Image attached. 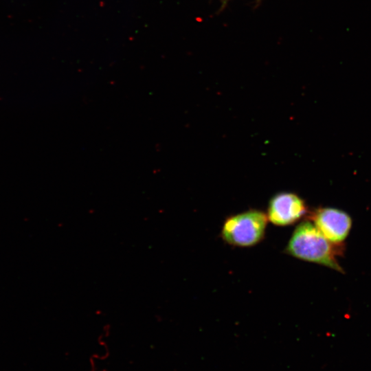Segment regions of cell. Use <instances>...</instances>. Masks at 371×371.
<instances>
[{
    "label": "cell",
    "mask_w": 371,
    "mask_h": 371,
    "mask_svg": "<svg viewBox=\"0 0 371 371\" xmlns=\"http://www.w3.org/2000/svg\"><path fill=\"white\" fill-rule=\"evenodd\" d=\"M285 250L296 258L344 272L336 259L333 243L309 221H304L295 227Z\"/></svg>",
    "instance_id": "obj_1"
},
{
    "label": "cell",
    "mask_w": 371,
    "mask_h": 371,
    "mask_svg": "<svg viewBox=\"0 0 371 371\" xmlns=\"http://www.w3.org/2000/svg\"><path fill=\"white\" fill-rule=\"evenodd\" d=\"M268 221L267 214L258 210H249L229 216L223 224L222 238L235 247L254 246L265 237Z\"/></svg>",
    "instance_id": "obj_2"
},
{
    "label": "cell",
    "mask_w": 371,
    "mask_h": 371,
    "mask_svg": "<svg viewBox=\"0 0 371 371\" xmlns=\"http://www.w3.org/2000/svg\"><path fill=\"white\" fill-rule=\"evenodd\" d=\"M307 212L302 199L294 193L280 192L269 201L267 216L277 226H288L299 221Z\"/></svg>",
    "instance_id": "obj_3"
},
{
    "label": "cell",
    "mask_w": 371,
    "mask_h": 371,
    "mask_svg": "<svg viewBox=\"0 0 371 371\" xmlns=\"http://www.w3.org/2000/svg\"><path fill=\"white\" fill-rule=\"evenodd\" d=\"M311 218L318 230L335 245L346 239L352 226L351 218L347 213L332 207L316 210Z\"/></svg>",
    "instance_id": "obj_4"
},
{
    "label": "cell",
    "mask_w": 371,
    "mask_h": 371,
    "mask_svg": "<svg viewBox=\"0 0 371 371\" xmlns=\"http://www.w3.org/2000/svg\"><path fill=\"white\" fill-rule=\"evenodd\" d=\"M221 1H222L223 5H225V3H226L227 2V1H229V0H221Z\"/></svg>",
    "instance_id": "obj_5"
}]
</instances>
